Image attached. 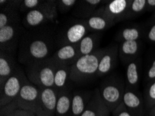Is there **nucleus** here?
Masks as SVG:
<instances>
[{"label":"nucleus","instance_id":"obj_1","mask_svg":"<svg viewBox=\"0 0 155 116\" xmlns=\"http://www.w3.org/2000/svg\"><path fill=\"white\" fill-rule=\"evenodd\" d=\"M104 53V51L100 50L88 55L81 56L70 68V79L81 81L97 74L100 59Z\"/></svg>","mask_w":155,"mask_h":116},{"label":"nucleus","instance_id":"obj_2","mask_svg":"<svg viewBox=\"0 0 155 116\" xmlns=\"http://www.w3.org/2000/svg\"><path fill=\"white\" fill-rule=\"evenodd\" d=\"M124 93L123 85L116 82L107 84L100 91L101 98L111 113L123 102Z\"/></svg>","mask_w":155,"mask_h":116},{"label":"nucleus","instance_id":"obj_3","mask_svg":"<svg viewBox=\"0 0 155 116\" xmlns=\"http://www.w3.org/2000/svg\"><path fill=\"white\" fill-rule=\"evenodd\" d=\"M41 91L31 84H24L17 98L18 109L34 113L37 106Z\"/></svg>","mask_w":155,"mask_h":116},{"label":"nucleus","instance_id":"obj_4","mask_svg":"<svg viewBox=\"0 0 155 116\" xmlns=\"http://www.w3.org/2000/svg\"><path fill=\"white\" fill-rule=\"evenodd\" d=\"M57 95L52 88L41 90L35 111L36 116H53L56 113Z\"/></svg>","mask_w":155,"mask_h":116},{"label":"nucleus","instance_id":"obj_5","mask_svg":"<svg viewBox=\"0 0 155 116\" xmlns=\"http://www.w3.org/2000/svg\"><path fill=\"white\" fill-rule=\"evenodd\" d=\"M21 77L18 75H11L2 86L1 108L10 104L18 98V96L22 86Z\"/></svg>","mask_w":155,"mask_h":116},{"label":"nucleus","instance_id":"obj_6","mask_svg":"<svg viewBox=\"0 0 155 116\" xmlns=\"http://www.w3.org/2000/svg\"><path fill=\"white\" fill-rule=\"evenodd\" d=\"M123 103L133 116H143V101L137 93L131 91H124Z\"/></svg>","mask_w":155,"mask_h":116},{"label":"nucleus","instance_id":"obj_7","mask_svg":"<svg viewBox=\"0 0 155 116\" xmlns=\"http://www.w3.org/2000/svg\"><path fill=\"white\" fill-rule=\"evenodd\" d=\"M56 69L52 65L42 66L34 72V79H38V83L44 88H51L54 85Z\"/></svg>","mask_w":155,"mask_h":116},{"label":"nucleus","instance_id":"obj_8","mask_svg":"<svg viewBox=\"0 0 155 116\" xmlns=\"http://www.w3.org/2000/svg\"><path fill=\"white\" fill-rule=\"evenodd\" d=\"M107 108L101 98L100 92L96 91L81 116H99Z\"/></svg>","mask_w":155,"mask_h":116},{"label":"nucleus","instance_id":"obj_9","mask_svg":"<svg viewBox=\"0 0 155 116\" xmlns=\"http://www.w3.org/2000/svg\"><path fill=\"white\" fill-rule=\"evenodd\" d=\"M116 56L117 49L115 47L113 49H109L107 52L104 51V54L100 59L97 73V76L104 75L112 70L116 63Z\"/></svg>","mask_w":155,"mask_h":116},{"label":"nucleus","instance_id":"obj_10","mask_svg":"<svg viewBox=\"0 0 155 116\" xmlns=\"http://www.w3.org/2000/svg\"><path fill=\"white\" fill-rule=\"evenodd\" d=\"M72 99L68 94H63L57 99L56 114L57 116H65L71 110Z\"/></svg>","mask_w":155,"mask_h":116},{"label":"nucleus","instance_id":"obj_11","mask_svg":"<svg viewBox=\"0 0 155 116\" xmlns=\"http://www.w3.org/2000/svg\"><path fill=\"white\" fill-rule=\"evenodd\" d=\"M86 29L83 25L77 24L69 28L67 31V39L70 43H76L81 41L86 34Z\"/></svg>","mask_w":155,"mask_h":116},{"label":"nucleus","instance_id":"obj_12","mask_svg":"<svg viewBox=\"0 0 155 116\" xmlns=\"http://www.w3.org/2000/svg\"><path fill=\"white\" fill-rule=\"evenodd\" d=\"M48 47L43 41H35L29 46V52L33 57L41 59L46 57L48 54Z\"/></svg>","mask_w":155,"mask_h":116},{"label":"nucleus","instance_id":"obj_13","mask_svg":"<svg viewBox=\"0 0 155 116\" xmlns=\"http://www.w3.org/2000/svg\"><path fill=\"white\" fill-rule=\"evenodd\" d=\"M88 101L86 102L84 97L81 94L75 93L72 99V116H81L85 110Z\"/></svg>","mask_w":155,"mask_h":116},{"label":"nucleus","instance_id":"obj_14","mask_svg":"<svg viewBox=\"0 0 155 116\" xmlns=\"http://www.w3.org/2000/svg\"><path fill=\"white\" fill-rule=\"evenodd\" d=\"M77 55V49L72 45H65L58 50L56 54L57 61L61 63L70 62Z\"/></svg>","mask_w":155,"mask_h":116},{"label":"nucleus","instance_id":"obj_15","mask_svg":"<svg viewBox=\"0 0 155 116\" xmlns=\"http://www.w3.org/2000/svg\"><path fill=\"white\" fill-rule=\"evenodd\" d=\"M12 68L9 61L7 60L5 56H1L0 58V77H1V85H3V82L5 84L6 81L11 77Z\"/></svg>","mask_w":155,"mask_h":116},{"label":"nucleus","instance_id":"obj_16","mask_svg":"<svg viewBox=\"0 0 155 116\" xmlns=\"http://www.w3.org/2000/svg\"><path fill=\"white\" fill-rule=\"evenodd\" d=\"M127 78L131 86H136V85H137L139 81V75L137 63L131 62L129 64L127 69Z\"/></svg>","mask_w":155,"mask_h":116},{"label":"nucleus","instance_id":"obj_17","mask_svg":"<svg viewBox=\"0 0 155 116\" xmlns=\"http://www.w3.org/2000/svg\"><path fill=\"white\" fill-rule=\"evenodd\" d=\"M127 5L128 2L126 0H114L108 5V11L113 15H118L126 10Z\"/></svg>","mask_w":155,"mask_h":116},{"label":"nucleus","instance_id":"obj_18","mask_svg":"<svg viewBox=\"0 0 155 116\" xmlns=\"http://www.w3.org/2000/svg\"><path fill=\"white\" fill-rule=\"evenodd\" d=\"M95 47V40L93 36H86L80 41L79 53L81 56L88 55L92 53Z\"/></svg>","mask_w":155,"mask_h":116},{"label":"nucleus","instance_id":"obj_19","mask_svg":"<svg viewBox=\"0 0 155 116\" xmlns=\"http://www.w3.org/2000/svg\"><path fill=\"white\" fill-rule=\"evenodd\" d=\"M45 19V16L41 11L38 10H32L29 11L26 16L27 22L30 26H37L41 24Z\"/></svg>","mask_w":155,"mask_h":116},{"label":"nucleus","instance_id":"obj_20","mask_svg":"<svg viewBox=\"0 0 155 116\" xmlns=\"http://www.w3.org/2000/svg\"><path fill=\"white\" fill-rule=\"evenodd\" d=\"M138 42L137 41H124L121 46V51L124 56H133L137 53Z\"/></svg>","mask_w":155,"mask_h":116},{"label":"nucleus","instance_id":"obj_21","mask_svg":"<svg viewBox=\"0 0 155 116\" xmlns=\"http://www.w3.org/2000/svg\"><path fill=\"white\" fill-rule=\"evenodd\" d=\"M68 70L66 68H59L56 70L54 76V85L58 88L64 86L66 82Z\"/></svg>","mask_w":155,"mask_h":116},{"label":"nucleus","instance_id":"obj_22","mask_svg":"<svg viewBox=\"0 0 155 116\" xmlns=\"http://www.w3.org/2000/svg\"><path fill=\"white\" fill-rule=\"evenodd\" d=\"M145 106L148 109H151L155 106V81L149 86L145 94Z\"/></svg>","mask_w":155,"mask_h":116},{"label":"nucleus","instance_id":"obj_23","mask_svg":"<svg viewBox=\"0 0 155 116\" xmlns=\"http://www.w3.org/2000/svg\"><path fill=\"white\" fill-rule=\"evenodd\" d=\"M15 34V29L11 25H6L0 29V42L4 43L13 38Z\"/></svg>","mask_w":155,"mask_h":116},{"label":"nucleus","instance_id":"obj_24","mask_svg":"<svg viewBox=\"0 0 155 116\" xmlns=\"http://www.w3.org/2000/svg\"><path fill=\"white\" fill-rule=\"evenodd\" d=\"M88 25L93 29L102 30L107 27V22L105 19L103 18L92 17L88 20Z\"/></svg>","mask_w":155,"mask_h":116},{"label":"nucleus","instance_id":"obj_25","mask_svg":"<svg viewBox=\"0 0 155 116\" xmlns=\"http://www.w3.org/2000/svg\"><path fill=\"white\" fill-rule=\"evenodd\" d=\"M139 36V31L136 28H126L122 32V37L125 41H137Z\"/></svg>","mask_w":155,"mask_h":116},{"label":"nucleus","instance_id":"obj_26","mask_svg":"<svg viewBox=\"0 0 155 116\" xmlns=\"http://www.w3.org/2000/svg\"><path fill=\"white\" fill-rule=\"evenodd\" d=\"M18 108L17 99H16L10 104L1 108V116H15V112Z\"/></svg>","mask_w":155,"mask_h":116},{"label":"nucleus","instance_id":"obj_27","mask_svg":"<svg viewBox=\"0 0 155 116\" xmlns=\"http://www.w3.org/2000/svg\"><path fill=\"white\" fill-rule=\"evenodd\" d=\"M112 113L114 116H133L123 102L113 111Z\"/></svg>","mask_w":155,"mask_h":116},{"label":"nucleus","instance_id":"obj_28","mask_svg":"<svg viewBox=\"0 0 155 116\" xmlns=\"http://www.w3.org/2000/svg\"><path fill=\"white\" fill-rule=\"evenodd\" d=\"M146 3L147 1L145 0H134L131 3V11L134 13H139L145 8Z\"/></svg>","mask_w":155,"mask_h":116},{"label":"nucleus","instance_id":"obj_29","mask_svg":"<svg viewBox=\"0 0 155 116\" xmlns=\"http://www.w3.org/2000/svg\"><path fill=\"white\" fill-rule=\"evenodd\" d=\"M147 77L149 79H155V60L152 62V66L147 72Z\"/></svg>","mask_w":155,"mask_h":116},{"label":"nucleus","instance_id":"obj_30","mask_svg":"<svg viewBox=\"0 0 155 116\" xmlns=\"http://www.w3.org/2000/svg\"><path fill=\"white\" fill-rule=\"evenodd\" d=\"M24 4L26 7L29 8H32L34 7H36L39 4V2L38 0H25Z\"/></svg>","mask_w":155,"mask_h":116},{"label":"nucleus","instance_id":"obj_31","mask_svg":"<svg viewBox=\"0 0 155 116\" xmlns=\"http://www.w3.org/2000/svg\"><path fill=\"white\" fill-rule=\"evenodd\" d=\"M15 116H36V115L34 113L29 112V111L20 110L18 108L15 112Z\"/></svg>","mask_w":155,"mask_h":116},{"label":"nucleus","instance_id":"obj_32","mask_svg":"<svg viewBox=\"0 0 155 116\" xmlns=\"http://www.w3.org/2000/svg\"><path fill=\"white\" fill-rule=\"evenodd\" d=\"M8 22V17L6 14L3 13H0V29L7 25Z\"/></svg>","mask_w":155,"mask_h":116},{"label":"nucleus","instance_id":"obj_33","mask_svg":"<svg viewBox=\"0 0 155 116\" xmlns=\"http://www.w3.org/2000/svg\"><path fill=\"white\" fill-rule=\"evenodd\" d=\"M148 38L152 42H155V25L152 26L148 34Z\"/></svg>","mask_w":155,"mask_h":116},{"label":"nucleus","instance_id":"obj_34","mask_svg":"<svg viewBox=\"0 0 155 116\" xmlns=\"http://www.w3.org/2000/svg\"><path fill=\"white\" fill-rule=\"evenodd\" d=\"M61 2L64 6L67 7H70L73 6L74 4L76 3V1H75V0H62Z\"/></svg>","mask_w":155,"mask_h":116},{"label":"nucleus","instance_id":"obj_35","mask_svg":"<svg viewBox=\"0 0 155 116\" xmlns=\"http://www.w3.org/2000/svg\"><path fill=\"white\" fill-rule=\"evenodd\" d=\"M86 2L87 4H90L91 6H96L99 4L101 1H100V0H88V1H86Z\"/></svg>","mask_w":155,"mask_h":116},{"label":"nucleus","instance_id":"obj_36","mask_svg":"<svg viewBox=\"0 0 155 116\" xmlns=\"http://www.w3.org/2000/svg\"><path fill=\"white\" fill-rule=\"evenodd\" d=\"M110 113H111V112H110L109 110L107 108V110H105L104 112H103L102 114H100L99 116H109Z\"/></svg>","mask_w":155,"mask_h":116},{"label":"nucleus","instance_id":"obj_37","mask_svg":"<svg viewBox=\"0 0 155 116\" xmlns=\"http://www.w3.org/2000/svg\"><path fill=\"white\" fill-rule=\"evenodd\" d=\"M149 116H155V106L153 108L150 110L149 112Z\"/></svg>","mask_w":155,"mask_h":116},{"label":"nucleus","instance_id":"obj_38","mask_svg":"<svg viewBox=\"0 0 155 116\" xmlns=\"http://www.w3.org/2000/svg\"><path fill=\"white\" fill-rule=\"evenodd\" d=\"M147 3L150 6H155V0H148Z\"/></svg>","mask_w":155,"mask_h":116}]
</instances>
